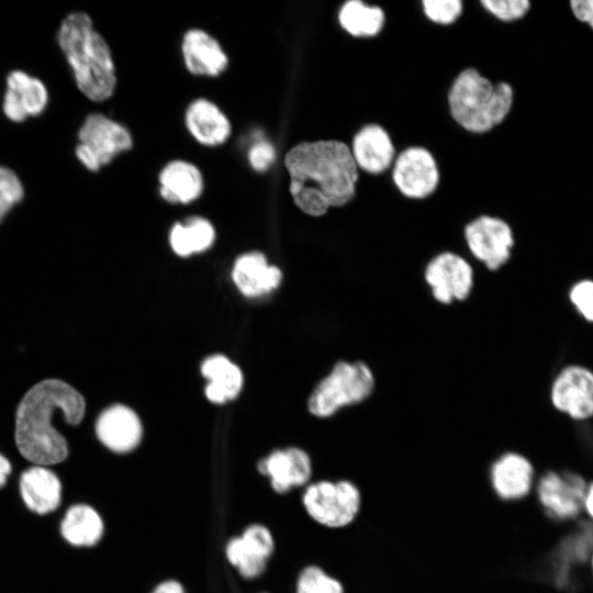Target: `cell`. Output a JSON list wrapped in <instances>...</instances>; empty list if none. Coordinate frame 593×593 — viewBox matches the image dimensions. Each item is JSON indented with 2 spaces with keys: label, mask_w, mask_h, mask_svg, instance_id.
<instances>
[{
  "label": "cell",
  "mask_w": 593,
  "mask_h": 593,
  "mask_svg": "<svg viewBox=\"0 0 593 593\" xmlns=\"http://www.w3.org/2000/svg\"><path fill=\"white\" fill-rule=\"evenodd\" d=\"M275 158V147L267 141L256 142L248 152L249 164L257 171H266Z\"/></svg>",
  "instance_id": "obj_33"
},
{
  "label": "cell",
  "mask_w": 593,
  "mask_h": 593,
  "mask_svg": "<svg viewBox=\"0 0 593 593\" xmlns=\"http://www.w3.org/2000/svg\"><path fill=\"white\" fill-rule=\"evenodd\" d=\"M19 494L24 506L44 516L57 511L63 501V483L47 466L31 465L20 473Z\"/></svg>",
  "instance_id": "obj_17"
},
{
  "label": "cell",
  "mask_w": 593,
  "mask_h": 593,
  "mask_svg": "<svg viewBox=\"0 0 593 593\" xmlns=\"http://www.w3.org/2000/svg\"><path fill=\"white\" fill-rule=\"evenodd\" d=\"M56 41L81 93L93 102L109 99L116 85L114 60L91 18L81 11L68 13L58 26Z\"/></svg>",
  "instance_id": "obj_3"
},
{
  "label": "cell",
  "mask_w": 593,
  "mask_h": 593,
  "mask_svg": "<svg viewBox=\"0 0 593 593\" xmlns=\"http://www.w3.org/2000/svg\"><path fill=\"white\" fill-rule=\"evenodd\" d=\"M569 5L573 16L593 31V0H572Z\"/></svg>",
  "instance_id": "obj_34"
},
{
  "label": "cell",
  "mask_w": 593,
  "mask_h": 593,
  "mask_svg": "<svg viewBox=\"0 0 593 593\" xmlns=\"http://www.w3.org/2000/svg\"><path fill=\"white\" fill-rule=\"evenodd\" d=\"M422 4L426 16L443 25L454 23L462 12L460 0H424Z\"/></svg>",
  "instance_id": "obj_31"
},
{
  "label": "cell",
  "mask_w": 593,
  "mask_h": 593,
  "mask_svg": "<svg viewBox=\"0 0 593 593\" xmlns=\"http://www.w3.org/2000/svg\"><path fill=\"white\" fill-rule=\"evenodd\" d=\"M160 195L169 203H190L203 191V178L200 170L183 160L167 164L159 175Z\"/></svg>",
  "instance_id": "obj_24"
},
{
  "label": "cell",
  "mask_w": 593,
  "mask_h": 593,
  "mask_svg": "<svg viewBox=\"0 0 593 593\" xmlns=\"http://www.w3.org/2000/svg\"><path fill=\"white\" fill-rule=\"evenodd\" d=\"M58 529L68 545L91 548L103 538L105 525L96 507L88 503H74L64 512Z\"/></svg>",
  "instance_id": "obj_20"
},
{
  "label": "cell",
  "mask_w": 593,
  "mask_h": 593,
  "mask_svg": "<svg viewBox=\"0 0 593 593\" xmlns=\"http://www.w3.org/2000/svg\"><path fill=\"white\" fill-rule=\"evenodd\" d=\"M549 398L552 406L573 421L593 417V370L570 363L555 377Z\"/></svg>",
  "instance_id": "obj_11"
},
{
  "label": "cell",
  "mask_w": 593,
  "mask_h": 593,
  "mask_svg": "<svg viewBox=\"0 0 593 593\" xmlns=\"http://www.w3.org/2000/svg\"><path fill=\"white\" fill-rule=\"evenodd\" d=\"M295 593H345L343 583L317 564L305 566L299 573Z\"/></svg>",
  "instance_id": "obj_28"
},
{
  "label": "cell",
  "mask_w": 593,
  "mask_h": 593,
  "mask_svg": "<svg viewBox=\"0 0 593 593\" xmlns=\"http://www.w3.org/2000/svg\"><path fill=\"white\" fill-rule=\"evenodd\" d=\"M569 300L577 312L593 324V279H581L569 289Z\"/></svg>",
  "instance_id": "obj_32"
},
{
  "label": "cell",
  "mask_w": 593,
  "mask_h": 593,
  "mask_svg": "<svg viewBox=\"0 0 593 593\" xmlns=\"http://www.w3.org/2000/svg\"><path fill=\"white\" fill-rule=\"evenodd\" d=\"M187 69L193 75L217 76L227 67L228 59L220 43L202 30L188 31L182 41Z\"/></svg>",
  "instance_id": "obj_21"
},
{
  "label": "cell",
  "mask_w": 593,
  "mask_h": 593,
  "mask_svg": "<svg viewBox=\"0 0 593 593\" xmlns=\"http://www.w3.org/2000/svg\"><path fill=\"white\" fill-rule=\"evenodd\" d=\"M384 20L385 15L381 8L367 5L360 0L346 1L338 12L340 26L355 37L378 35Z\"/></svg>",
  "instance_id": "obj_27"
},
{
  "label": "cell",
  "mask_w": 593,
  "mask_h": 593,
  "mask_svg": "<svg viewBox=\"0 0 593 593\" xmlns=\"http://www.w3.org/2000/svg\"><path fill=\"white\" fill-rule=\"evenodd\" d=\"M48 99V90L41 79L14 69L5 78L2 112L9 121L22 123L29 118L41 115Z\"/></svg>",
  "instance_id": "obj_14"
},
{
  "label": "cell",
  "mask_w": 593,
  "mask_h": 593,
  "mask_svg": "<svg viewBox=\"0 0 593 593\" xmlns=\"http://www.w3.org/2000/svg\"><path fill=\"white\" fill-rule=\"evenodd\" d=\"M589 482L572 470H548L535 485L536 496L546 515L557 522L575 519L583 512Z\"/></svg>",
  "instance_id": "obj_8"
},
{
  "label": "cell",
  "mask_w": 593,
  "mask_h": 593,
  "mask_svg": "<svg viewBox=\"0 0 593 593\" xmlns=\"http://www.w3.org/2000/svg\"><path fill=\"white\" fill-rule=\"evenodd\" d=\"M202 374L210 381L205 388L206 398L217 404L235 399L243 385L239 368L222 355H214L204 360Z\"/></svg>",
  "instance_id": "obj_25"
},
{
  "label": "cell",
  "mask_w": 593,
  "mask_h": 593,
  "mask_svg": "<svg viewBox=\"0 0 593 593\" xmlns=\"http://www.w3.org/2000/svg\"><path fill=\"white\" fill-rule=\"evenodd\" d=\"M392 179L410 199H425L438 187L439 169L432 153L419 146L404 149L395 159Z\"/></svg>",
  "instance_id": "obj_13"
},
{
  "label": "cell",
  "mask_w": 593,
  "mask_h": 593,
  "mask_svg": "<svg viewBox=\"0 0 593 593\" xmlns=\"http://www.w3.org/2000/svg\"><path fill=\"white\" fill-rule=\"evenodd\" d=\"M257 468L268 477L271 489L279 494L307 485L313 472L309 454L298 447L272 451L258 462Z\"/></svg>",
  "instance_id": "obj_16"
},
{
  "label": "cell",
  "mask_w": 593,
  "mask_h": 593,
  "mask_svg": "<svg viewBox=\"0 0 593 593\" xmlns=\"http://www.w3.org/2000/svg\"><path fill=\"white\" fill-rule=\"evenodd\" d=\"M376 389L372 369L360 360H339L312 391L307 409L320 418L368 400Z\"/></svg>",
  "instance_id": "obj_5"
},
{
  "label": "cell",
  "mask_w": 593,
  "mask_h": 593,
  "mask_svg": "<svg viewBox=\"0 0 593 593\" xmlns=\"http://www.w3.org/2000/svg\"><path fill=\"white\" fill-rule=\"evenodd\" d=\"M215 232L212 224L200 216H191L183 224L176 223L169 235L172 250L182 257L210 248Z\"/></svg>",
  "instance_id": "obj_26"
},
{
  "label": "cell",
  "mask_w": 593,
  "mask_h": 593,
  "mask_svg": "<svg viewBox=\"0 0 593 593\" xmlns=\"http://www.w3.org/2000/svg\"><path fill=\"white\" fill-rule=\"evenodd\" d=\"M232 278L238 290L246 296L255 298L269 293L281 282V270L268 266L261 253L242 255L235 261Z\"/></svg>",
  "instance_id": "obj_22"
},
{
  "label": "cell",
  "mask_w": 593,
  "mask_h": 593,
  "mask_svg": "<svg viewBox=\"0 0 593 593\" xmlns=\"http://www.w3.org/2000/svg\"><path fill=\"white\" fill-rule=\"evenodd\" d=\"M186 125L190 134L201 144H223L231 134V123L213 102L194 100L186 111Z\"/></svg>",
  "instance_id": "obj_23"
},
{
  "label": "cell",
  "mask_w": 593,
  "mask_h": 593,
  "mask_svg": "<svg viewBox=\"0 0 593 593\" xmlns=\"http://www.w3.org/2000/svg\"><path fill=\"white\" fill-rule=\"evenodd\" d=\"M307 516L316 524L332 529L345 528L358 517L362 497L350 480H318L309 483L301 496Z\"/></svg>",
  "instance_id": "obj_6"
},
{
  "label": "cell",
  "mask_w": 593,
  "mask_h": 593,
  "mask_svg": "<svg viewBox=\"0 0 593 593\" xmlns=\"http://www.w3.org/2000/svg\"><path fill=\"white\" fill-rule=\"evenodd\" d=\"M533 462L518 451H506L491 465L490 483L494 494L502 501L516 502L527 497L535 484Z\"/></svg>",
  "instance_id": "obj_15"
},
{
  "label": "cell",
  "mask_w": 593,
  "mask_h": 593,
  "mask_svg": "<svg viewBox=\"0 0 593 593\" xmlns=\"http://www.w3.org/2000/svg\"><path fill=\"white\" fill-rule=\"evenodd\" d=\"M350 150L357 168L371 175L384 172L395 155L390 135L378 124L363 126L354 136Z\"/></svg>",
  "instance_id": "obj_19"
},
{
  "label": "cell",
  "mask_w": 593,
  "mask_h": 593,
  "mask_svg": "<svg viewBox=\"0 0 593 593\" xmlns=\"http://www.w3.org/2000/svg\"><path fill=\"white\" fill-rule=\"evenodd\" d=\"M284 166L293 202L310 216H322L355 197L358 168L350 147L342 141L299 143L286 154Z\"/></svg>",
  "instance_id": "obj_1"
},
{
  "label": "cell",
  "mask_w": 593,
  "mask_h": 593,
  "mask_svg": "<svg viewBox=\"0 0 593 593\" xmlns=\"http://www.w3.org/2000/svg\"><path fill=\"white\" fill-rule=\"evenodd\" d=\"M75 155L89 171L97 172L132 145L130 132L102 113L87 115L78 131Z\"/></svg>",
  "instance_id": "obj_7"
},
{
  "label": "cell",
  "mask_w": 593,
  "mask_h": 593,
  "mask_svg": "<svg viewBox=\"0 0 593 593\" xmlns=\"http://www.w3.org/2000/svg\"><path fill=\"white\" fill-rule=\"evenodd\" d=\"M514 91L510 83L493 85L478 70L461 71L448 93L452 119L466 131L484 133L501 124L510 114Z\"/></svg>",
  "instance_id": "obj_4"
},
{
  "label": "cell",
  "mask_w": 593,
  "mask_h": 593,
  "mask_svg": "<svg viewBox=\"0 0 593 593\" xmlns=\"http://www.w3.org/2000/svg\"><path fill=\"white\" fill-rule=\"evenodd\" d=\"M150 593H187L184 586L175 579L159 582Z\"/></svg>",
  "instance_id": "obj_35"
},
{
  "label": "cell",
  "mask_w": 593,
  "mask_h": 593,
  "mask_svg": "<svg viewBox=\"0 0 593 593\" xmlns=\"http://www.w3.org/2000/svg\"><path fill=\"white\" fill-rule=\"evenodd\" d=\"M590 566H591V572H592V575H593V548H592V552H591Z\"/></svg>",
  "instance_id": "obj_38"
},
{
  "label": "cell",
  "mask_w": 593,
  "mask_h": 593,
  "mask_svg": "<svg viewBox=\"0 0 593 593\" xmlns=\"http://www.w3.org/2000/svg\"><path fill=\"white\" fill-rule=\"evenodd\" d=\"M12 473V465L10 460L0 452V489L5 486L8 478Z\"/></svg>",
  "instance_id": "obj_36"
},
{
  "label": "cell",
  "mask_w": 593,
  "mask_h": 593,
  "mask_svg": "<svg viewBox=\"0 0 593 593\" xmlns=\"http://www.w3.org/2000/svg\"><path fill=\"white\" fill-rule=\"evenodd\" d=\"M262 593H266V592H262Z\"/></svg>",
  "instance_id": "obj_39"
},
{
  "label": "cell",
  "mask_w": 593,
  "mask_h": 593,
  "mask_svg": "<svg viewBox=\"0 0 593 593\" xmlns=\"http://www.w3.org/2000/svg\"><path fill=\"white\" fill-rule=\"evenodd\" d=\"M481 4L503 22L517 21L524 18L530 9L528 0H482Z\"/></svg>",
  "instance_id": "obj_30"
},
{
  "label": "cell",
  "mask_w": 593,
  "mask_h": 593,
  "mask_svg": "<svg viewBox=\"0 0 593 593\" xmlns=\"http://www.w3.org/2000/svg\"><path fill=\"white\" fill-rule=\"evenodd\" d=\"M273 551L272 533L259 523L248 525L239 536L232 537L225 546L227 561L246 580H255L266 571Z\"/></svg>",
  "instance_id": "obj_12"
},
{
  "label": "cell",
  "mask_w": 593,
  "mask_h": 593,
  "mask_svg": "<svg viewBox=\"0 0 593 593\" xmlns=\"http://www.w3.org/2000/svg\"><path fill=\"white\" fill-rule=\"evenodd\" d=\"M463 235L472 257L488 270L497 271L510 261L515 239L504 220L481 215L466 225Z\"/></svg>",
  "instance_id": "obj_10"
},
{
  "label": "cell",
  "mask_w": 593,
  "mask_h": 593,
  "mask_svg": "<svg viewBox=\"0 0 593 593\" xmlns=\"http://www.w3.org/2000/svg\"><path fill=\"white\" fill-rule=\"evenodd\" d=\"M24 186L15 171L0 165V222L24 198Z\"/></svg>",
  "instance_id": "obj_29"
},
{
  "label": "cell",
  "mask_w": 593,
  "mask_h": 593,
  "mask_svg": "<svg viewBox=\"0 0 593 593\" xmlns=\"http://www.w3.org/2000/svg\"><path fill=\"white\" fill-rule=\"evenodd\" d=\"M583 512L591 521H593V481L589 482L588 484L583 504Z\"/></svg>",
  "instance_id": "obj_37"
},
{
  "label": "cell",
  "mask_w": 593,
  "mask_h": 593,
  "mask_svg": "<svg viewBox=\"0 0 593 593\" xmlns=\"http://www.w3.org/2000/svg\"><path fill=\"white\" fill-rule=\"evenodd\" d=\"M86 412L83 396L60 379H45L22 398L15 414L14 441L20 455L31 465L54 466L68 457L66 438L54 427L61 415L78 425Z\"/></svg>",
  "instance_id": "obj_2"
},
{
  "label": "cell",
  "mask_w": 593,
  "mask_h": 593,
  "mask_svg": "<svg viewBox=\"0 0 593 593\" xmlns=\"http://www.w3.org/2000/svg\"><path fill=\"white\" fill-rule=\"evenodd\" d=\"M423 277L433 299L444 305L466 301L474 287L471 264L463 256L449 250L430 258Z\"/></svg>",
  "instance_id": "obj_9"
},
{
  "label": "cell",
  "mask_w": 593,
  "mask_h": 593,
  "mask_svg": "<svg viewBox=\"0 0 593 593\" xmlns=\"http://www.w3.org/2000/svg\"><path fill=\"white\" fill-rule=\"evenodd\" d=\"M99 441L115 454H127L142 441V423L134 411L124 405H112L104 410L96 422Z\"/></svg>",
  "instance_id": "obj_18"
}]
</instances>
